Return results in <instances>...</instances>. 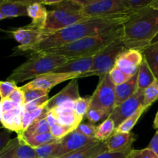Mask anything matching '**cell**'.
Returning <instances> with one entry per match:
<instances>
[{
  "mask_svg": "<svg viewBox=\"0 0 158 158\" xmlns=\"http://www.w3.org/2000/svg\"><path fill=\"white\" fill-rule=\"evenodd\" d=\"M136 12L137 10H127L110 15L89 17L87 19L50 34L38 43L23 49L21 52H29L30 55H33L60 47L86 37L110 32L123 26Z\"/></svg>",
  "mask_w": 158,
  "mask_h": 158,
  "instance_id": "6da1fadb",
  "label": "cell"
},
{
  "mask_svg": "<svg viewBox=\"0 0 158 158\" xmlns=\"http://www.w3.org/2000/svg\"><path fill=\"white\" fill-rule=\"evenodd\" d=\"M123 40L128 49L143 51L158 35V11L151 6L137 10L123 26Z\"/></svg>",
  "mask_w": 158,
  "mask_h": 158,
  "instance_id": "7a4b0ae2",
  "label": "cell"
},
{
  "mask_svg": "<svg viewBox=\"0 0 158 158\" xmlns=\"http://www.w3.org/2000/svg\"><path fill=\"white\" fill-rule=\"evenodd\" d=\"M123 33V26H121L110 32L100 35L86 37L73 43L49 49L45 52L62 56L68 60L92 56L103 50L114 40L122 36Z\"/></svg>",
  "mask_w": 158,
  "mask_h": 158,
  "instance_id": "3957f363",
  "label": "cell"
},
{
  "mask_svg": "<svg viewBox=\"0 0 158 158\" xmlns=\"http://www.w3.org/2000/svg\"><path fill=\"white\" fill-rule=\"evenodd\" d=\"M68 60H69L64 56L46 52L33 54L27 61L15 68L6 80L18 83L34 80L40 76L53 72Z\"/></svg>",
  "mask_w": 158,
  "mask_h": 158,
  "instance_id": "277c9868",
  "label": "cell"
},
{
  "mask_svg": "<svg viewBox=\"0 0 158 158\" xmlns=\"http://www.w3.org/2000/svg\"><path fill=\"white\" fill-rule=\"evenodd\" d=\"M82 7L71 0H66L48 12L44 29L56 32L89 18L81 12Z\"/></svg>",
  "mask_w": 158,
  "mask_h": 158,
  "instance_id": "5b68a950",
  "label": "cell"
},
{
  "mask_svg": "<svg viewBox=\"0 0 158 158\" xmlns=\"http://www.w3.org/2000/svg\"><path fill=\"white\" fill-rule=\"evenodd\" d=\"M127 49H129L125 44L122 35L94 56L92 67L86 73L80 76V78L90 76L100 77L110 73L116 66L119 56Z\"/></svg>",
  "mask_w": 158,
  "mask_h": 158,
  "instance_id": "8992f818",
  "label": "cell"
},
{
  "mask_svg": "<svg viewBox=\"0 0 158 158\" xmlns=\"http://www.w3.org/2000/svg\"><path fill=\"white\" fill-rule=\"evenodd\" d=\"M116 85L113 83L110 73L100 77V81L91 96L90 107L103 111L109 116L116 106Z\"/></svg>",
  "mask_w": 158,
  "mask_h": 158,
  "instance_id": "52a82bcc",
  "label": "cell"
},
{
  "mask_svg": "<svg viewBox=\"0 0 158 158\" xmlns=\"http://www.w3.org/2000/svg\"><path fill=\"white\" fill-rule=\"evenodd\" d=\"M143 93L141 89H137L134 94L119 106L114 107L109 116L114 121L116 128L120 126L125 120L134 115L142 106H143Z\"/></svg>",
  "mask_w": 158,
  "mask_h": 158,
  "instance_id": "ba28073f",
  "label": "cell"
},
{
  "mask_svg": "<svg viewBox=\"0 0 158 158\" xmlns=\"http://www.w3.org/2000/svg\"><path fill=\"white\" fill-rule=\"evenodd\" d=\"M7 32H9L12 36L19 43V46L15 48V50L16 51L17 53L26 48L36 44L42 40L52 33L44 29H35V28L29 27V26L17 28L12 30H8Z\"/></svg>",
  "mask_w": 158,
  "mask_h": 158,
  "instance_id": "9c48e42d",
  "label": "cell"
},
{
  "mask_svg": "<svg viewBox=\"0 0 158 158\" xmlns=\"http://www.w3.org/2000/svg\"><path fill=\"white\" fill-rule=\"evenodd\" d=\"M97 142L99 140L96 138L86 137L75 130L62 139L60 146L56 150L52 158H60Z\"/></svg>",
  "mask_w": 158,
  "mask_h": 158,
  "instance_id": "30bf717a",
  "label": "cell"
},
{
  "mask_svg": "<svg viewBox=\"0 0 158 158\" xmlns=\"http://www.w3.org/2000/svg\"><path fill=\"white\" fill-rule=\"evenodd\" d=\"M127 10L123 0H95L81 9V12L89 17L110 15Z\"/></svg>",
  "mask_w": 158,
  "mask_h": 158,
  "instance_id": "8fae6325",
  "label": "cell"
},
{
  "mask_svg": "<svg viewBox=\"0 0 158 158\" xmlns=\"http://www.w3.org/2000/svg\"><path fill=\"white\" fill-rule=\"evenodd\" d=\"M80 78V75L75 73H61L51 72L38 77L31 80L24 86H21L22 89H38L50 91L52 88L56 85L67 81L68 80Z\"/></svg>",
  "mask_w": 158,
  "mask_h": 158,
  "instance_id": "7c38bea8",
  "label": "cell"
},
{
  "mask_svg": "<svg viewBox=\"0 0 158 158\" xmlns=\"http://www.w3.org/2000/svg\"><path fill=\"white\" fill-rule=\"evenodd\" d=\"M0 158H37L35 150L18 137L9 140L0 151Z\"/></svg>",
  "mask_w": 158,
  "mask_h": 158,
  "instance_id": "4fadbf2b",
  "label": "cell"
},
{
  "mask_svg": "<svg viewBox=\"0 0 158 158\" xmlns=\"http://www.w3.org/2000/svg\"><path fill=\"white\" fill-rule=\"evenodd\" d=\"M80 97L78 81L77 79H73L60 92L49 98L46 104V110H51L66 103L75 102Z\"/></svg>",
  "mask_w": 158,
  "mask_h": 158,
  "instance_id": "5bb4252c",
  "label": "cell"
},
{
  "mask_svg": "<svg viewBox=\"0 0 158 158\" xmlns=\"http://www.w3.org/2000/svg\"><path fill=\"white\" fill-rule=\"evenodd\" d=\"M143 60V52L134 49H127L119 56L116 66L131 76L138 73L139 67Z\"/></svg>",
  "mask_w": 158,
  "mask_h": 158,
  "instance_id": "9a60e30c",
  "label": "cell"
},
{
  "mask_svg": "<svg viewBox=\"0 0 158 158\" xmlns=\"http://www.w3.org/2000/svg\"><path fill=\"white\" fill-rule=\"evenodd\" d=\"M135 140V135L131 132H114V134L105 142H106V148H107V151L124 152V151L132 150L131 147Z\"/></svg>",
  "mask_w": 158,
  "mask_h": 158,
  "instance_id": "2e32d148",
  "label": "cell"
},
{
  "mask_svg": "<svg viewBox=\"0 0 158 158\" xmlns=\"http://www.w3.org/2000/svg\"><path fill=\"white\" fill-rule=\"evenodd\" d=\"M94 56L69 60L65 63L57 67L54 73H75L82 76L90 69L94 63Z\"/></svg>",
  "mask_w": 158,
  "mask_h": 158,
  "instance_id": "e0dca14e",
  "label": "cell"
},
{
  "mask_svg": "<svg viewBox=\"0 0 158 158\" xmlns=\"http://www.w3.org/2000/svg\"><path fill=\"white\" fill-rule=\"evenodd\" d=\"M23 107H16L11 111L1 113V122L6 129L15 131L17 137H23L24 131L23 129Z\"/></svg>",
  "mask_w": 158,
  "mask_h": 158,
  "instance_id": "ac0fdd59",
  "label": "cell"
},
{
  "mask_svg": "<svg viewBox=\"0 0 158 158\" xmlns=\"http://www.w3.org/2000/svg\"><path fill=\"white\" fill-rule=\"evenodd\" d=\"M28 16V6L19 2L9 0H1L0 3V19Z\"/></svg>",
  "mask_w": 158,
  "mask_h": 158,
  "instance_id": "d6986e66",
  "label": "cell"
},
{
  "mask_svg": "<svg viewBox=\"0 0 158 158\" xmlns=\"http://www.w3.org/2000/svg\"><path fill=\"white\" fill-rule=\"evenodd\" d=\"M48 11L43 3L36 2L28 6V16L32 22L28 26L35 29H44L47 19Z\"/></svg>",
  "mask_w": 158,
  "mask_h": 158,
  "instance_id": "ffe728a7",
  "label": "cell"
},
{
  "mask_svg": "<svg viewBox=\"0 0 158 158\" xmlns=\"http://www.w3.org/2000/svg\"><path fill=\"white\" fill-rule=\"evenodd\" d=\"M137 77H138V73L133 76L127 81L116 86V106L126 101L137 91Z\"/></svg>",
  "mask_w": 158,
  "mask_h": 158,
  "instance_id": "44dd1931",
  "label": "cell"
},
{
  "mask_svg": "<svg viewBox=\"0 0 158 158\" xmlns=\"http://www.w3.org/2000/svg\"><path fill=\"white\" fill-rule=\"evenodd\" d=\"M106 151H107L106 142L99 141L60 158H93Z\"/></svg>",
  "mask_w": 158,
  "mask_h": 158,
  "instance_id": "7402d4cb",
  "label": "cell"
},
{
  "mask_svg": "<svg viewBox=\"0 0 158 158\" xmlns=\"http://www.w3.org/2000/svg\"><path fill=\"white\" fill-rule=\"evenodd\" d=\"M156 80L154 74L153 73L148 62L143 57V60L138 69L137 77V89L144 91L148 86L152 84Z\"/></svg>",
  "mask_w": 158,
  "mask_h": 158,
  "instance_id": "603a6c76",
  "label": "cell"
},
{
  "mask_svg": "<svg viewBox=\"0 0 158 158\" xmlns=\"http://www.w3.org/2000/svg\"><path fill=\"white\" fill-rule=\"evenodd\" d=\"M19 138L23 140L25 143L32 147V148H35L37 147L46 144V143H52V142L58 140L52 135L50 132L35 134V135L32 136H23V137H20Z\"/></svg>",
  "mask_w": 158,
  "mask_h": 158,
  "instance_id": "cb8c5ba5",
  "label": "cell"
},
{
  "mask_svg": "<svg viewBox=\"0 0 158 158\" xmlns=\"http://www.w3.org/2000/svg\"><path fill=\"white\" fill-rule=\"evenodd\" d=\"M143 55L156 79L158 80V42L148 46L143 51Z\"/></svg>",
  "mask_w": 158,
  "mask_h": 158,
  "instance_id": "d4e9b609",
  "label": "cell"
},
{
  "mask_svg": "<svg viewBox=\"0 0 158 158\" xmlns=\"http://www.w3.org/2000/svg\"><path fill=\"white\" fill-rule=\"evenodd\" d=\"M116 125L110 117H107L98 126L95 138L99 141H106L114 134Z\"/></svg>",
  "mask_w": 158,
  "mask_h": 158,
  "instance_id": "484cf974",
  "label": "cell"
},
{
  "mask_svg": "<svg viewBox=\"0 0 158 158\" xmlns=\"http://www.w3.org/2000/svg\"><path fill=\"white\" fill-rule=\"evenodd\" d=\"M46 104H47V103L39 107L38 109L32 111V112L23 113L22 121H23V129L24 132L33 122L46 117V114L47 113Z\"/></svg>",
  "mask_w": 158,
  "mask_h": 158,
  "instance_id": "4316f807",
  "label": "cell"
},
{
  "mask_svg": "<svg viewBox=\"0 0 158 158\" xmlns=\"http://www.w3.org/2000/svg\"><path fill=\"white\" fill-rule=\"evenodd\" d=\"M148 106H142L134 115H132L131 117H130L129 118H127V120H125L120 126L117 127L115 130V132H120V133H131V130L134 128V127L135 126L136 123H137V121L139 120V119L140 118L143 114L144 112H146L148 110Z\"/></svg>",
  "mask_w": 158,
  "mask_h": 158,
  "instance_id": "83f0119b",
  "label": "cell"
},
{
  "mask_svg": "<svg viewBox=\"0 0 158 158\" xmlns=\"http://www.w3.org/2000/svg\"><path fill=\"white\" fill-rule=\"evenodd\" d=\"M83 118V117L79 116L73 110L72 112L65 113V114H62L58 115L57 123L76 130L77 128V127L79 126V124L81 123Z\"/></svg>",
  "mask_w": 158,
  "mask_h": 158,
  "instance_id": "f1b7e54d",
  "label": "cell"
},
{
  "mask_svg": "<svg viewBox=\"0 0 158 158\" xmlns=\"http://www.w3.org/2000/svg\"><path fill=\"white\" fill-rule=\"evenodd\" d=\"M50 132V126L46 120V117L33 122L24 132L23 136H32L35 134Z\"/></svg>",
  "mask_w": 158,
  "mask_h": 158,
  "instance_id": "f546056e",
  "label": "cell"
},
{
  "mask_svg": "<svg viewBox=\"0 0 158 158\" xmlns=\"http://www.w3.org/2000/svg\"><path fill=\"white\" fill-rule=\"evenodd\" d=\"M62 140V139H61ZM61 140H58L52 143H46L42 146L34 148L37 158H52L56 150L59 148Z\"/></svg>",
  "mask_w": 158,
  "mask_h": 158,
  "instance_id": "4dcf8cb0",
  "label": "cell"
},
{
  "mask_svg": "<svg viewBox=\"0 0 158 158\" xmlns=\"http://www.w3.org/2000/svg\"><path fill=\"white\" fill-rule=\"evenodd\" d=\"M143 106L150 107L158 99V80L156 79L143 93Z\"/></svg>",
  "mask_w": 158,
  "mask_h": 158,
  "instance_id": "1f68e13d",
  "label": "cell"
},
{
  "mask_svg": "<svg viewBox=\"0 0 158 158\" xmlns=\"http://www.w3.org/2000/svg\"><path fill=\"white\" fill-rule=\"evenodd\" d=\"M91 103V97H80L74 103V112L80 117H84L86 115Z\"/></svg>",
  "mask_w": 158,
  "mask_h": 158,
  "instance_id": "d6a6232c",
  "label": "cell"
},
{
  "mask_svg": "<svg viewBox=\"0 0 158 158\" xmlns=\"http://www.w3.org/2000/svg\"><path fill=\"white\" fill-rule=\"evenodd\" d=\"M22 89V88H21ZM25 94V104L49 95V91L38 89H22Z\"/></svg>",
  "mask_w": 158,
  "mask_h": 158,
  "instance_id": "836d02e7",
  "label": "cell"
},
{
  "mask_svg": "<svg viewBox=\"0 0 158 158\" xmlns=\"http://www.w3.org/2000/svg\"><path fill=\"white\" fill-rule=\"evenodd\" d=\"M110 78L112 80L113 83L117 86V85H120L123 83L124 82L127 81L129 79H131L133 76L129 75V74L126 73L123 71H122L121 69H119L117 66H114L110 71Z\"/></svg>",
  "mask_w": 158,
  "mask_h": 158,
  "instance_id": "e575fe53",
  "label": "cell"
},
{
  "mask_svg": "<svg viewBox=\"0 0 158 158\" xmlns=\"http://www.w3.org/2000/svg\"><path fill=\"white\" fill-rule=\"evenodd\" d=\"M19 86H17V83L13 81L6 80V81L0 82V97H1V99L9 98V96Z\"/></svg>",
  "mask_w": 158,
  "mask_h": 158,
  "instance_id": "d590c367",
  "label": "cell"
},
{
  "mask_svg": "<svg viewBox=\"0 0 158 158\" xmlns=\"http://www.w3.org/2000/svg\"><path fill=\"white\" fill-rule=\"evenodd\" d=\"M74 131L75 130L73 129V128L63 126V125H60L59 123H56L55 125L50 127V133L57 140H61Z\"/></svg>",
  "mask_w": 158,
  "mask_h": 158,
  "instance_id": "8d00e7d4",
  "label": "cell"
},
{
  "mask_svg": "<svg viewBox=\"0 0 158 158\" xmlns=\"http://www.w3.org/2000/svg\"><path fill=\"white\" fill-rule=\"evenodd\" d=\"M97 128L98 127L95 126L93 123H86L81 122L77 127L76 131L78 132L81 133L83 135L86 136L88 137H91V138H95L96 133H97Z\"/></svg>",
  "mask_w": 158,
  "mask_h": 158,
  "instance_id": "74e56055",
  "label": "cell"
},
{
  "mask_svg": "<svg viewBox=\"0 0 158 158\" xmlns=\"http://www.w3.org/2000/svg\"><path fill=\"white\" fill-rule=\"evenodd\" d=\"M128 10H138L151 6L153 0H123Z\"/></svg>",
  "mask_w": 158,
  "mask_h": 158,
  "instance_id": "f35d334b",
  "label": "cell"
},
{
  "mask_svg": "<svg viewBox=\"0 0 158 158\" xmlns=\"http://www.w3.org/2000/svg\"><path fill=\"white\" fill-rule=\"evenodd\" d=\"M9 99L15 107H23L25 105L24 91L21 87H18L9 96Z\"/></svg>",
  "mask_w": 158,
  "mask_h": 158,
  "instance_id": "ab89813d",
  "label": "cell"
},
{
  "mask_svg": "<svg viewBox=\"0 0 158 158\" xmlns=\"http://www.w3.org/2000/svg\"><path fill=\"white\" fill-rule=\"evenodd\" d=\"M127 158H158V155L148 148L142 150H131Z\"/></svg>",
  "mask_w": 158,
  "mask_h": 158,
  "instance_id": "60d3db41",
  "label": "cell"
},
{
  "mask_svg": "<svg viewBox=\"0 0 158 158\" xmlns=\"http://www.w3.org/2000/svg\"><path fill=\"white\" fill-rule=\"evenodd\" d=\"M86 117L89 121H90L92 123H95L100 120H105L107 118L108 116L103 111L94 109V108H89Z\"/></svg>",
  "mask_w": 158,
  "mask_h": 158,
  "instance_id": "b9f144b4",
  "label": "cell"
},
{
  "mask_svg": "<svg viewBox=\"0 0 158 158\" xmlns=\"http://www.w3.org/2000/svg\"><path fill=\"white\" fill-rule=\"evenodd\" d=\"M49 100V95H48L46 96V97H42V98L40 99H38V100H34V101L30 102V103H26V104H25L23 107V112H32V111L38 109L39 107H40V106H43V104L47 103Z\"/></svg>",
  "mask_w": 158,
  "mask_h": 158,
  "instance_id": "7bdbcfd3",
  "label": "cell"
},
{
  "mask_svg": "<svg viewBox=\"0 0 158 158\" xmlns=\"http://www.w3.org/2000/svg\"><path fill=\"white\" fill-rule=\"evenodd\" d=\"M131 151H124V152H110L106 151L102 154H98L93 158H127Z\"/></svg>",
  "mask_w": 158,
  "mask_h": 158,
  "instance_id": "ee69618b",
  "label": "cell"
},
{
  "mask_svg": "<svg viewBox=\"0 0 158 158\" xmlns=\"http://www.w3.org/2000/svg\"><path fill=\"white\" fill-rule=\"evenodd\" d=\"M46 118L47 120L48 123L50 126V127L56 123H57V120H58V114H56L54 110H48L46 114Z\"/></svg>",
  "mask_w": 158,
  "mask_h": 158,
  "instance_id": "f6af8a7d",
  "label": "cell"
},
{
  "mask_svg": "<svg viewBox=\"0 0 158 158\" xmlns=\"http://www.w3.org/2000/svg\"><path fill=\"white\" fill-rule=\"evenodd\" d=\"M1 113L2 112H8L14 110L15 107L12 102L9 100V98L7 99H1Z\"/></svg>",
  "mask_w": 158,
  "mask_h": 158,
  "instance_id": "bcb514c9",
  "label": "cell"
},
{
  "mask_svg": "<svg viewBox=\"0 0 158 158\" xmlns=\"http://www.w3.org/2000/svg\"><path fill=\"white\" fill-rule=\"evenodd\" d=\"M147 148L154 151L156 154L158 155V130H157L155 134L153 137V138L151 139V142H150V143Z\"/></svg>",
  "mask_w": 158,
  "mask_h": 158,
  "instance_id": "7dc6e473",
  "label": "cell"
},
{
  "mask_svg": "<svg viewBox=\"0 0 158 158\" xmlns=\"http://www.w3.org/2000/svg\"><path fill=\"white\" fill-rule=\"evenodd\" d=\"M71 1L73 2L76 4L79 5L81 7H85V6H89V4H91L95 0H71Z\"/></svg>",
  "mask_w": 158,
  "mask_h": 158,
  "instance_id": "c3c4849f",
  "label": "cell"
},
{
  "mask_svg": "<svg viewBox=\"0 0 158 158\" xmlns=\"http://www.w3.org/2000/svg\"><path fill=\"white\" fill-rule=\"evenodd\" d=\"M11 2H19L22 4H24L26 6H29L30 5L33 4V3L36 2H41V0H9Z\"/></svg>",
  "mask_w": 158,
  "mask_h": 158,
  "instance_id": "681fc988",
  "label": "cell"
},
{
  "mask_svg": "<svg viewBox=\"0 0 158 158\" xmlns=\"http://www.w3.org/2000/svg\"><path fill=\"white\" fill-rule=\"evenodd\" d=\"M65 1H66V0H41V3H43V5H50V6L55 5V6H57V5L60 4Z\"/></svg>",
  "mask_w": 158,
  "mask_h": 158,
  "instance_id": "f907efd6",
  "label": "cell"
},
{
  "mask_svg": "<svg viewBox=\"0 0 158 158\" xmlns=\"http://www.w3.org/2000/svg\"><path fill=\"white\" fill-rule=\"evenodd\" d=\"M153 127H154V129L158 130V111H157V114H156L155 119H154V123H153Z\"/></svg>",
  "mask_w": 158,
  "mask_h": 158,
  "instance_id": "816d5d0a",
  "label": "cell"
},
{
  "mask_svg": "<svg viewBox=\"0 0 158 158\" xmlns=\"http://www.w3.org/2000/svg\"><path fill=\"white\" fill-rule=\"evenodd\" d=\"M150 6L158 11V0H153L152 3H151Z\"/></svg>",
  "mask_w": 158,
  "mask_h": 158,
  "instance_id": "f5cc1de1",
  "label": "cell"
},
{
  "mask_svg": "<svg viewBox=\"0 0 158 158\" xmlns=\"http://www.w3.org/2000/svg\"><path fill=\"white\" fill-rule=\"evenodd\" d=\"M157 42H158V35H157V36L155 37V38H154V40H153L152 43H157Z\"/></svg>",
  "mask_w": 158,
  "mask_h": 158,
  "instance_id": "db71d44e",
  "label": "cell"
}]
</instances>
